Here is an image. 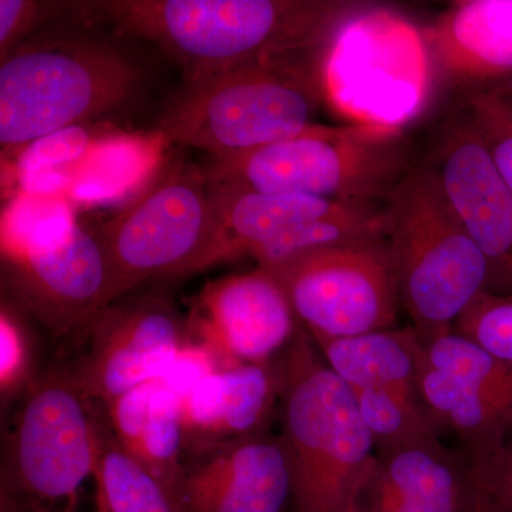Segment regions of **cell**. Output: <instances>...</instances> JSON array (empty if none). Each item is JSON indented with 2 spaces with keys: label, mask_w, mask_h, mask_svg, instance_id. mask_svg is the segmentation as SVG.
Here are the masks:
<instances>
[{
  "label": "cell",
  "mask_w": 512,
  "mask_h": 512,
  "mask_svg": "<svg viewBox=\"0 0 512 512\" xmlns=\"http://www.w3.org/2000/svg\"><path fill=\"white\" fill-rule=\"evenodd\" d=\"M353 0H97L84 15L148 40L200 82L242 64L326 49Z\"/></svg>",
  "instance_id": "obj_1"
},
{
  "label": "cell",
  "mask_w": 512,
  "mask_h": 512,
  "mask_svg": "<svg viewBox=\"0 0 512 512\" xmlns=\"http://www.w3.org/2000/svg\"><path fill=\"white\" fill-rule=\"evenodd\" d=\"M3 440L0 504L19 512H109L104 490L106 414L69 362L40 373Z\"/></svg>",
  "instance_id": "obj_2"
},
{
  "label": "cell",
  "mask_w": 512,
  "mask_h": 512,
  "mask_svg": "<svg viewBox=\"0 0 512 512\" xmlns=\"http://www.w3.org/2000/svg\"><path fill=\"white\" fill-rule=\"evenodd\" d=\"M282 436L295 512H362L376 446L352 389L333 373L305 329L281 365Z\"/></svg>",
  "instance_id": "obj_3"
},
{
  "label": "cell",
  "mask_w": 512,
  "mask_h": 512,
  "mask_svg": "<svg viewBox=\"0 0 512 512\" xmlns=\"http://www.w3.org/2000/svg\"><path fill=\"white\" fill-rule=\"evenodd\" d=\"M328 49V47H326ZM326 49L242 64L187 83L158 121L167 144L232 156L305 133L325 101Z\"/></svg>",
  "instance_id": "obj_4"
},
{
  "label": "cell",
  "mask_w": 512,
  "mask_h": 512,
  "mask_svg": "<svg viewBox=\"0 0 512 512\" xmlns=\"http://www.w3.org/2000/svg\"><path fill=\"white\" fill-rule=\"evenodd\" d=\"M403 128L316 124L268 146L211 157L210 184L346 204H384L413 170Z\"/></svg>",
  "instance_id": "obj_5"
},
{
  "label": "cell",
  "mask_w": 512,
  "mask_h": 512,
  "mask_svg": "<svg viewBox=\"0 0 512 512\" xmlns=\"http://www.w3.org/2000/svg\"><path fill=\"white\" fill-rule=\"evenodd\" d=\"M94 237L106 264V306L148 279L195 274L231 259L204 168L185 156L164 161Z\"/></svg>",
  "instance_id": "obj_6"
},
{
  "label": "cell",
  "mask_w": 512,
  "mask_h": 512,
  "mask_svg": "<svg viewBox=\"0 0 512 512\" xmlns=\"http://www.w3.org/2000/svg\"><path fill=\"white\" fill-rule=\"evenodd\" d=\"M400 302L421 336L453 329L480 293L488 266L431 165L414 167L383 204Z\"/></svg>",
  "instance_id": "obj_7"
},
{
  "label": "cell",
  "mask_w": 512,
  "mask_h": 512,
  "mask_svg": "<svg viewBox=\"0 0 512 512\" xmlns=\"http://www.w3.org/2000/svg\"><path fill=\"white\" fill-rule=\"evenodd\" d=\"M140 80L136 64L100 40L23 42L0 64L3 151L117 109L136 94Z\"/></svg>",
  "instance_id": "obj_8"
},
{
  "label": "cell",
  "mask_w": 512,
  "mask_h": 512,
  "mask_svg": "<svg viewBox=\"0 0 512 512\" xmlns=\"http://www.w3.org/2000/svg\"><path fill=\"white\" fill-rule=\"evenodd\" d=\"M423 33L367 3L336 30L323 60V89L336 111L363 126L403 128L429 96Z\"/></svg>",
  "instance_id": "obj_9"
},
{
  "label": "cell",
  "mask_w": 512,
  "mask_h": 512,
  "mask_svg": "<svg viewBox=\"0 0 512 512\" xmlns=\"http://www.w3.org/2000/svg\"><path fill=\"white\" fill-rule=\"evenodd\" d=\"M262 269L275 276L311 336L349 338L396 328L402 302L384 232Z\"/></svg>",
  "instance_id": "obj_10"
},
{
  "label": "cell",
  "mask_w": 512,
  "mask_h": 512,
  "mask_svg": "<svg viewBox=\"0 0 512 512\" xmlns=\"http://www.w3.org/2000/svg\"><path fill=\"white\" fill-rule=\"evenodd\" d=\"M187 342V320L163 295L123 296L101 309L69 360L86 396L113 402L134 387L161 379Z\"/></svg>",
  "instance_id": "obj_11"
},
{
  "label": "cell",
  "mask_w": 512,
  "mask_h": 512,
  "mask_svg": "<svg viewBox=\"0 0 512 512\" xmlns=\"http://www.w3.org/2000/svg\"><path fill=\"white\" fill-rule=\"evenodd\" d=\"M2 279L16 308L62 342L80 343L106 308V264L99 242L77 224L55 244L2 251Z\"/></svg>",
  "instance_id": "obj_12"
},
{
  "label": "cell",
  "mask_w": 512,
  "mask_h": 512,
  "mask_svg": "<svg viewBox=\"0 0 512 512\" xmlns=\"http://www.w3.org/2000/svg\"><path fill=\"white\" fill-rule=\"evenodd\" d=\"M284 289L266 269L208 282L191 302L187 339L217 357L221 370L271 362L299 332Z\"/></svg>",
  "instance_id": "obj_13"
},
{
  "label": "cell",
  "mask_w": 512,
  "mask_h": 512,
  "mask_svg": "<svg viewBox=\"0 0 512 512\" xmlns=\"http://www.w3.org/2000/svg\"><path fill=\"white\" fill-rule=\"evenodd\" d=\"M431 168L484 255L487 292L512 295V191L466 114L444 131Z\"/></svg>",
  "instance_id": "obj_14"
},
{
  "label": "cell",
  "mask_w": 512,
  "mask_h": 512,
  "mask_svg": "<svg viewBox=\"0 0 512 512\" xmlns=\"http://www.w3.org/2000/svg\"><path fill=\"white\" fill-rule=\"evenodd\" d=\"M292 477L281 440L258 433L184 454L185 512H282Z\"/></svg>",
  "instance_id": "obj_15"
},
{
  "label": "cell",
  "mask_w": 512,
  "mask_h": 512,
  "mask_svg": "<svg viewBox=\"0 0 512 512\" xmlns=\"http://www.w3.org/2000/svg\"><path fill=\"white\" fill-rule=\"evenodd\" d=\"M362 512H478L473 463L440 436L376 451Z\"/></svg>",
  "instance_id": "obj_16"
},
{
  "label": "cell",
  "mask_w": 512,
  "mask_h": 512,
  "mask_svg": "<svg viewBox=\"0 0 512 512\" xmlns=\"http://www.w3.org/2000/svg\"><path fill=\"white\" fill-rule=\"evenodd\" d=\"M431 67L470 92L512 80V0H463L423 33Z\"/></svg>",
  "instance_id": "obj_17"
},
{
  "label": "cell",
  "mask_w": 512,
  "mask_h": 512,
  "mask_svg": "<svg viewBox=\"0 0 512 512\" xmlns=\"http://www.w3.org/2000/svg\"><path fill=\"white\" fill-rule=\"evenodd\" d=\"M281 392L274 363H244L204 377L181 399L184 454L261 433Z\"/></svg>",
  "instance_id": "obj_18"
},
{
  "label": "cell",
  "mask_w": 512,
  "mask_h": 512,
  "mask_svg": "<svg viewBox=\"0 0 512 512\" xmlns=\"http://www.w3.org/2000/svg\"><path fill=\"white\" fill-rule=\"evenodd\" d=\"M100 406L117 446L180 497L184 460L180 397L158 379Z\"/></svg>",
  "instance_id": "obj_19"
},
{
  "label": "cell",
  "mask_w": 512,
  "mask_h": 512,
  "mask_svg": "<svg viewBox=\"0 0 512 512\" xmlns=\"http://www.w3.org/2000/svg\"><path fill=\"white\" fill-rule=\"evenodd\" d=\"M417 394L437 429L450 431L473 461L497 447L512 423V384L477 387L458 383L421 363Z\"/></svg>",
  "instance_id": "obj_20"
},
{
  "label": "cell",
  "mask_w": 512,
  "mask_h": 512,
  "mask_svg": "<svg viewBox=\"0 0 512 512\" xmlns=\"http://www.w3.org/2000/svg\"><path fill=\"white\" fill-rule=\"evenodd\" d=\"M231 258L252 256L269 241L303 222L340 214L360 204H346L306 197L268 194L208 183Z\"/></svg>",
  "instance_id": "obj_21"
},
{
  "label": "cell",
  "mask_w": 512,
  "mask_h": 512,
  "mask_svg": "<svg viewBox=\"0 0 512 512\" xmlns=\"http://www.w3.org/2000/svg\"><path fill=\"white\" fill-rule=\"evenodd\" d=\"M311 338L326 365L350 389L417 390L423 346L414 326L375 330L349 338Z\"/></svg>",
  "instance_id": "obj_22"
},
{
  "label": "cell",
  "mask_w": 512,
  "mask_h": 512,
  "mask_svg": "<svg viewBox=\"0 0 512 512\" xmlns=\"http://www.w3.org/2000/svg\"><path fill=\"white\" fill-rule=\"evenodd\" d=\"M167 141L157 131L151 136L111 134L77 168L66 197L77 202L114 200L137 187L160 167Z\"/></svg>",
  "instance_id": "obj_23"
},
{
  "label": "cell",
  "mask_w": 512,
  "mask_h": 512,
  "mask_svg": "<svg viewBox=\"0 0 512 512\" xmlns=\"http://www.w3.org/2000/svg\"><path fill=\"white\" fill-rule=\"evenodd\" d=\"M103 136L84 124L63 128L37 138L16 151L13 177L19 191L66 194L77 168L89 157Z\"/></svg>",
  "instance_id": "obj_24"
},
{
  "label": "cell",
  "mask_w": 512,
  "mask_h": 512,
  "mask_svg": "<svg viewBox=\"0 0 512 512\" xmlns=\"http://www.w3.org/2000/svg\"><path fill=\"white\" fill-rule=\"evenodd\" d=\"M352 392L360 417L375 441L376 451L440 436L417 390L372 387L352 389Z\"/></svg>",
  "instance_id": "obj_25"
},
{
  "label": "cell",
  "mask_w": 512,
  "mask_h": 512,
  "mask_svg": "<svg viewBox=\"0 0 512 512\" xmlns=\"http://www.w3.org/2000/svg\"><path fill=\"white\" fill-rule=\"evenodd\" d=\"M420 338L423 362L456 382L477 387L512 384V363L494 356L456 330H440Z\"/></svg>",
  "instance_id": "obj_26"
},
{
  "label": "cell",
  "mask_w": 512,
  "mask_h": 512,
  "mask_svg": "<svg viewBox=\"0 0 512 512\" xmlns=\"http://www.w3.org/2000/svg\"><path fill=\"white\" fill-rule=\"evenodd\" d=\"M103 474L109 512H185L178 494L131 460L117 446L110 429Z\"/></svg>",
  "instance_id": "obj_27"
},
{
  "label": "cell",
  "mask_w": 512,
  "mask_h": 512,
  "mask_svg": "<svg viewBox=\"0 0 512 512\" xmlns=\"http://www.w3.org/2000/svg\"><path fill=\"white\" fill-rule=\"evenodd\" d=\"M63 197L19 191L3 212L2 251L45 247L66 237L76 224Z\"/></svg>",
  "instance_id": "obj_28"
},
{
  "label": "cell",
  "mask_w": 512,
  "mask_h": 512,
  "mask_svg": "<svg viewBox=\"0 0 512 512\" xmlns=\"http://www.w3.org/2000/svg\"><path fill=\"white\" fill-rule=\"evenodd\" d=\"M464 114L483 138L512 191V84L505 82L468 93Z\"/></svg>",
  "instance_id": "obj_29"
},
{
  "label": "cell",
  "mask_w": 512,
  "mask_h": 512,
  "mask_svg": "<svg viewBox=\"0 0 512 512\" xmlns=\"http://www.w3.org/2000/svg\"><path fill=\"white\" fill-rule=\"evenodd\" d=\"M40 373L35 370V348L18 308L2 303L0 312V400L2 410L19 402Z\"/></svg>",
  "instance_id": "obj_30"
},
{
  "label": "cell",
  "mask_w": 512,
  "mask_h": 512,
  "mask_svg": "<svg viewBox=\"0 0 512 512\" xmlns=\"http://www.w3.org/2000/svg\"><path fill=\"white\" fill-rule=\"evenodd\" d=\"M471 463L478 512H512V423L487 457Z\"/></svg>",
  "instance_id": "obj_31"
},
{
  "label": "cell",
  "mask_w": 512,
  "mask_h": 512,
  "mask_svg": "<svg viewBox=\"0 0 512 512\" xmlns=\"http://www.w3.org/2000/svg\"><path fill=\"white\" fill-rule=\"evenodd\" d=\"M74 8V3L0 0V62L25 42L37 26L56 13Z\"/></svg>",
  "instance_id": "obj_32"
},
{
  "label": "cell",
  "mask_w": 512,
  "mask_h": 512,
  "mask_svg": "<svg viewBox=\"0 0 512 512\" xmlns=\"http://www.w3.org/2000/svg\"><path fill=\"white\" fill-rule=\"evenodd\" d=\"M218 370H221L220 363L211 350L187 339L160 380L181 400L195 384Z\"/></svg>",
  "instance_id": "obj_33"
},
{
  "label": "cell",
  "mask_w": 512,
  "mask_h": 512,
  "mask_svg": "<svg viewBox=\"0 0 512 512\" xmlns=\"http://www.w3.org/2000/svg\"><path fill=\"white\" fill-rule=\"evenodd\" d=\"M0 512H19L15 508L8 507V505L0 504Z\"/></svg>",
  "instance_id": "obj_34"
},
{
  "label": "cell",
  "mask_w": 512,
  "mask_h": 512,
  "mask_svg": "<svg viewBox=\"0 0 512 512\" xmlns=\"http://www.w3.org/2000/svg\"><path fill=\"white\" fill-rule=\"evenodd\" d=\"M510 83L512 84V80H510Z\"/></svg>",
  "instance_id": "obj_35"
}]
</instances>
